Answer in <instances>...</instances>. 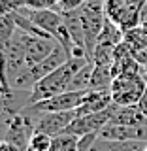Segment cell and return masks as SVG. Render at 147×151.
Masks as SVG:
<instances>
[{
  "mask_svg": "<svg viewBox=\"0 0 147 151\" xmlns=\"http://www.w3.org/2000/svg\"><path fill=\"white\" fill-rule=\"evenodd\" d=\"M87 63L91 60L87 59H68L62 66H59L57 70H53L49 76H45L44 79H40L30 91L28 96V106L42 100H47L51 96H57L60 93L70 91V83H72L74 76L79 72Z\"/></svg>",
  "mask_w": 147,
  "mask_h": 151,
  "instance_id": "obj_1",
  "label": "cell"
},
{
  "mask_svg": "<svg viewBox=\"0 0 147 151\" xmlns=\"http://www.w3.org/2000/svg\"><path fill=\"white\" fill-rule=\"evenodd\" d=\"M145 74H121L111 81L110 93L117 106H138L145 93Z\"/></svg>",
  "mask_w": 147,
  "mask_h": 151,
  "instance_id": "obj_2",
  "label": "cell"
},
{
  "mask_svg": "<svg viewBox=\"0 0 147 151\" xmlns=\"http://www.w3.org/2000/svg\"><path fill=\"white\" fill-rule=\"evenodd\" d=\"M79 12H81L85 30V49H87L89 60H91L94 47L98 44V36L102 32L104 21H106V0H85Z\"/></svg>",
  "mask_w": 147,
  "mask_h": 151,
  "instance_id": "obj_3",
  "label": "cell"
},
{
  "mask_svg": "<svg viewBox=\"0 0 147 151\" xmlns=\"http://www.w3.org/2000/svg\"><path fill=\"white\" fill-rule=\"evenodd\" d=\"M34 132H36V115L28 108H23L21 111L13 115L8 127L6 140L15 144L23 151H28V144H30V138L34 136Z\"/></svg>",
  "mask_w": 147,
  "mask_h": 151,
  "instance_id": "obj_4",
  "label": "cell"
},
{
  "mask_svg": "<svg viewBox=\"0 0 147 151\" xmlns=\"http://www.w3.org/2000/svg\"><path fill=\"white\" fill-rule=\"evenodd\" d=\"M141 9L136 8L130 0H106V17L113 21L123 32L141 25Z\"/></svg>",
  "mask_w": 147,
  "mask_h": 151,
  "instance_id": "obj_5",
  "label": "cell"
},
{
  "mask_svg": "<svg viewBox=\"0 0 147 151\" xmlns=\"http://www.w3.org/2000/svg\"><path fill=\"white\" fill-rule=\"evenodd\" d=\"M34 115H36V130L38 132H45L49 136H57V134L66 132V129L77 117V111L75 110H72V111H45V113H34Z\"/></svg>",
  "mask_w": 147,
  "mask_h": 151,
  "instance_id": "obj_6",
  "label": "cell"
},
{
  "mask_svg": "<svg viewBox=\"0 0 147 151\" xmlns=\"http://www.w3.org/2000/svg\"><path fill=\"white\" fill-rule=\"evenodd\" d=\"M83 94L81 91H66V93H60L57 96H51L47 100H42V102H36V104H30V108L34 113H45V111H72V110H77L79 104L83 100Z\"/></svg>",
  "mask_w": 147,
  "mask_h": 151,
  "instance_id": "obj_7",
  "label": "cell"
},
{
  "mask_svg": "<svg viewBox=\"0 0 147 151\" xmlns=\"http://www.w3.org/2000/svg\"><path fill=\"white\" fill-rule=\"evenodd\" d=\"M110 108H108V110H104V111H96V113H89V115L75 117L74 123L68 127V129H66V132L75 134V136L100 134V130L104 129V127L110 125V119H111V110H110Z\"/></svg>",
  "mask_w": 147,
  "mask_h": 151,
  "instance_id": "obj_8",
  "label": "cell"
},
{
  "mask_svg": "<svg viewBox=\"0 0 147 151\" xmlns=\"http://www.w3.org/2000/svg\"><path fill=\"white\" fill-rule=\"evenodd\" d=\"M98 136L104 140L143 142V144H147V121L140 123V125H106Z\"/></svg>",
  "mask_w": 147,
  "mask_h": 151,
  "instance_id": "obj_9",
  "label": "cell"
},
{
  "mask_svg": "<svg viewBox=\"0 0 147 151\" xmlns=\"http://www.w3.org/2000/svg\"><path fill=\"white\" fill-rule=\"evenodd\" d=\"M68 59H70L68 51L60 44H57V47L53 49V53L49 57H45L44 60H40V63H36V64H28V70H30V76H32V79H34V83H38L40 79H44L45 76H49L53 70L59 68V66H62Z\"/></svg>",
  "mask_w": 147,
  "mask_h": 151,
  "instance_id": "obj_10",
  "label": "cell"
},
{
  "mask_svg": "<svg viewBox=\"0 0 147 151\" xmlns=\"http://www.w3.org/2000/svg\"><path fill=\"white\" fill-rule=\"evenodd\" d=\"M57 47V40L51 36H32L27 32V63L28 64H36L40 60H44L45 57H49L53 53V49Z\"/></svg>",
  "mask_w": 147,
  "mask_h": 151,
  "instance_id": "obj_11",
  "label": "cell"
},
{
  "mask_svg": "<svg viewBox=\"0 0 147 151\" xmlns=\"http://www.w3.org/2000/svg\"><path fill=\"white\" fill-rule=\"evenodd\" d=\"M113 104L111 93L110 91H87L83 94V100L79 104L77 117L79 115H89V113H96V111H104Z\"/></svg>",
  "mask_w": 147,
  "mask_h": 151,
  "instance_id": "obj_12",
  "label": "cell"
},
{
  "mask_svg": "<svg viewBox=\"0 0 147 151\" xmlns=\"http://www.w3.org/2000/svg\"><path fill=\"white\" fill-rule=\"evenodd\" d=\"M111 119L110 125H140L145 123L147 117L138 106H117L111 104Z\"/></svg>",
  "mask_w": 147,
  "mask_h": 151,
  "instance_id": "obj_13",
  "label": "cell"
},
{
  "mask_svg": "<svg viewBox=\"0 0 147 151\" xmlns=\"http://www.w3.org/2000/svg\"><path fill=\"white\" fill-rule=\"evenodd\" d=\"M62 17H64V25L68 28L74 44L77 47H81V49H85V30H83V21H81V12H79V8L72 9V12H64Z\"/></svg>",
  "mask_w": 147,
  "mask_h": 151,
  "instance_id": "obj_14",
  "label": "cell"
},
{
  "mask_svg": "<svg viewBox=\"0 0 147 151\" xmlns=\"http://www.w3.org/2000/svg\"><path fill=\"white\" fill-rule=\"evenodd\" d=\"M143 142H115V140H104L98 136L96 144L93 145L91 151H143Z\"/></svg>",
  "mask_w": 147,
  "mask_h": 151,
  "instance_id": "obj_15",
  "label": "cell"
},
{
  "mask_svg": "<svg viewBox=\"0 0 147 151\" xmlns=\"http://www.w3.org/2000/svg\"><path fill=\"white\" fill-rule=\"evenodd\" d=\"M123 42L130 47L132 53L147 49V30L143 28V25H138V27H134V28H130V30L125 32Z\"/></svg>",
  "mask_w": 147,
  "mask_h": 151,
  "instance_id": "obj_16",
  "label": "cell"
},
{
  "mask_svg": "<svg viewBox=\"0 0 147 151\" xmlns=\"http://www.w3.org/2000/svg\"><path fill=\"white\" fill-rule=\"evenodd\" d=\"M123 38H125V32H123L113 21H110V19L106 17V21H104V27H102V32H100V36H98V44L119 45L121 42H123ZM98 44H96V45H98Z\"/></svg>",
  "mask_w": 147,
  "mask_h": 151,
  "instance_id": "obj_17",
  "label": "cell"
},
{
  "mask_svg": "<svg viewBox=\"0 0 147 151\" xmlns=\"http://www.w3.org/2000/svg\"><path fill=\"white\" fill-rule=\"evenodd\" d=\"M93 70H94V64H93V60H91V63H87L77 74L74 76L72 83H70V91H81V93H87L89 89H91Z\"/></svg>",
  "mask_w": 147,
  "mask_h": 151,
  "instance_id": "obj_18",
  "label": "cell"
},
{
  "mask_svg": "<svg viewBox=\"0 0 147 151\" xmlns=\"http://www.w3.org/2000/svg\"><path fill=\"white\" fill-rule=\"evenodd\" d=\"M49 151H79V136L62 132V134L53 136Z\"/></svg>",
  "mask_w": 147,
  "mask_h": 151,
  "instance_id": "obj_19",
  "label": "cell"
},
{
  "mask_svg": "<svg viewBox=\"0 0 147 151\" xmlns=\"http://www.w3.org/2000/svg\"><path fill=\"white\" fill-rule=\"evenodd\" d=\"M17 32V23L15 17L11 15H0V49L4 51V47L9 44V40Z\"/></svg>",
  "mask_w": 147,
  "mask_h": 151,
  "instance_id": "obj_20",
  "label": "cell"
},
{
  "mask_svg": "<svg viewBox=\"0 0 147 151\" xmlns=\"http://www.w3.org/2000/svg\"><path fill=\"white\" fill-rule=\"evenodd\" d=\"M51 142H53V136L45 134V132H34V136L30 138V144H28V151H49L51 149Z\"/></svg>",
  "mask_w": 147,
  "mask_h": 151,
  "instance_id": "obj_21",
  "label": "cell"
},
{
  "mask_svg": "<svg viewBox=\"0 0 147 151\" xmlns=\"http://www.w3.org/2000/svg\"><path fill=\"white\" fill-rule=\"evenodd\" d=\"M25 6L36 12L38 9H59V0H25Z\"/></svg>",
  "mask_w": 147,
  "mask_h": 151,
  "instance_id": "obj_22",
  "label": "cell"
},
{
  "mask_svg": "<svg viewBox=\"0 0 147 151\" xmlns=\"http://www.w3.org/2000/svg\"><path fill=\"white\" fill-rule=\"evenodd\" d=\"M25 6V0H0V15H11Z\"/></svg>",
  "mask_w": 147,
  "mask_h": 151,
  "instance_id": "obj_23",
  "label": "cell"
},
{
  "mask_svg": "<svg viewBox=\"0 0 147 151\" xmlns=\"http://www.w3.org/2000/svg\"><path fill=\"white\" fill-rule=\"evenodd\" d=\"M98 140V134H85V136H79V151H91L93 145L96 144Z\"/></svg>",
  "mask_w": 147,
  "mask_h": 151,
  "instance_id": "obj_24",
  "label": "cell"
},
{
  "mask_svg": "<svg viewBox=\"0 0 147 151\" xmlns=\"http://www.w3.org/2000/svg\"><path fill=\"white\" fill-rule=\"evenodd\" d=\"M85 0H59V9L60 12H72V9H77L83 6Z\"/></svg>",
  "mask_w": 147,
  "mask_h": 151,
  "instance_id": "obj_25",
  "label": "cell"
},
{
  "mask_svg": "<svg viewBox=\"0 0 147 151\" xmlns=\"http://www.w3.org/2000/svg\"><path fill=\"white\" fill-rule=\"evenodd\" d=\"M134 55V59L140 63L141 68H147V49H141V51H136V53H132Z\"/></svg>",
  "mask_w": 147,
  "mask_h": 151,
  "instance_id": "obj_26",
  "label": "cell"
},
{
  "mask_svg": "<svg viewBox=\"0 0 147 151\" xmlns=\"http://www.w3.org/2000/svg\"><path fill=\"white\" fill-rule=\"evenodd\" d=\"M0 151H23V149L17 147L11 142H8V140H0Z\"/></svg>",
  "mask_w": 147,
  "mask_h": 151,
  "instance_id": "obj_27",
  "label": "cell"
},
{
  "mask_svg": "<svg viewBox=\"0 0 147 151\" xmlns=\"http://www.w3.org/2000/svg\"><path fill=\"white\" fill-rule=\"evenodd\" d=\"M140 19H141V25L147 23V2L143 4V8H141V13H140Z\"/></svg>",
  "mask_w": 147,
  "mask_h": 151,
  "instance_id": "obj_28",
  "label": "cell"
},
{
  "mask_svg": "<svg viewBox=\"0 0 147 151\" xmlns=\"http://www.w3.org/2000/svg\"><path fill=\"white\" fill-rule=\"evenodd\" d=\"M130 2H132V4H134V6H136V8H140V9H141V8H143V4L147 2V0H130Z\"/></svg>",
  "mask_w": 147,
  "mask_h": 151,
  "instance_id": "obj_29",
  "label": "cell"
},
{
  "mask_svg": "<svg viewBox=\"0 0 147 151\" xmlns=\"http://www.w3.org/2000/svg\"><path fill=\"white\" fill-rule=\"evenodd\" d=\"M143 74H145V79H147V68H143Z\"/></svg>",
  "mask_w": 147,
  "mask_h": 151,
  "instance_id": "obj_30",
  "label": "cell"
},
{
  "mask_svg": "<svg viewBox=\"0 0 147 151\" xmlns=\"http://www.w3.org/2000/svg\"><path fill=\"white\" fill-rule=\"evenodd\" d=\"M143 151H147V145H145V149H143Z\"/></svg>",
  "mask_w": 147,
  "mask_h": 151,
  "instance_id": "obj_31",
  "label": "cell"
}]
</instances>
